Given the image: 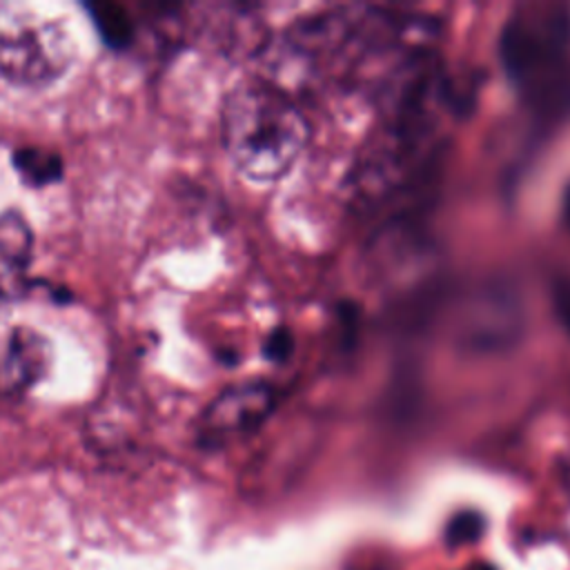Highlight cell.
I'll use <instances>...</instances> for the list:
<instances>
[{"instance_id":"8992f818","label":"cell","mask_w":570,"mask_h":570,"mask_svg":"<svg viewBox=\"0 0 570 570\" xmlns=\"http://www.w3.org/2000/svg\"><path fill=\"white\" fill-rule=\"evenodd\" d=\"M11 165L29 187H47L62 178V158L47 147H18L11 154Z\"/></svg>"},{"instance_id":"7c38bea8","label":"cell","mask_w":570,"mask_h":570,"mask_svg":"<svg viewBox=\"0 0 570 570\" xmlns=\"http://www.w3.org/2000/svg\"><path fill=\"white\" fill-rule=\"evenodd\" d=\"M563 218H566V223L570 227V187L566 189V196H563Z\"/></svg>"},{"instance_id":"3957f363","label":"cell","mask_w":570,"mask_h":570,"mask_svg":"<svg viewBox=\"0 0 570 570\" xmlns=\"http://www.w3.org/2000/svg\"><path fill=\"white\" fill-rule=\"evenodd\" d=\"M73 60L69 36L53 22H13L0 29V78L20 89L53 85Z\"/></svg>"},{"instance_id":"8fae6325","label":"cell","mask_w":570,"mask_h":570,"mask_svg":"<svg viewBox=\"0 0 570 570\" xmlns=\"http://www.w3.org/2000/svg\"><path fill=\"white\" fill-rule=\"evenodd\" d=\"M552 301H554V309H557L561 323L570 332V281H566V278L557 281L554 292H552Z\"/></svg>"},{"instance_id":"7a4b0ae2","label":"cell","mask_w":570,"mask_h":570,"mask_svg":"<svg viewBox=\"0 0 570 570\" xmlns=\"http://www.w3.org/2000/svg\"><path fill=\"white\" fill-rule=\"evenodd\" d=\"M501 60L532 102L561 105L570 94V16L523 7L503 27Z\"/></svg>"},{"instance_id":"6da1fadb","label":"cell","mask_w":570,"mask_h":570,"mask_svg":"<svg viewBox=\"0 0 570 570\" xmlns=\"http://www.w3.org/2000/svg\"><path fill=\"white\" fill-rule=\"evenodd\" d=\"M220 134L229 160L245 178L272 183L292 169L309 138V127L281 91L243 82L225 98Z\"/></svg>"},{"instance_id":"52a82bcc","label":"cell","mask_w":570,"mask_h":570,"mask_svg":"<svg viewBox=\"0 0 570 570\" xmlns=\"http://www.w3.org/2000/svg\"><path fill=\"white\" fill-rule=\"evenodd\" d=\"M94 27L109 49L125 51L136 42V22L122 4L116 2H91L87 7Z\"/></svg>"},{"instance_id":"277c9868","label":"cell","mask_w":570,"mask_h":570,"mask_svg":"<svg viewBox=\"0 0 570 570\" xmlns=\"http://www.w3.org/2000/svg\"><path fill=\"white\" fill-rule=\"evenodd\" d=\"M276 405V390L265 381H243L225 387L203 412L200 432L223 439L258 428Z\"/></svg>"},{"instance_id":"5b68a950","label":"cell","mask_w":570,"mask_h":570,"mask_svg":"<svg viewBox=\"0 0 570 570\" xmlns=\"http://www.w3.org/2000/svg\"><path fill=\"white\" fill-rule=\"evenodd\" d=\"M51 356V345L40 332L16 327L0 356V392L22 394L33 387L49 372Z\"/></svg>"},{"instance_id":"30bf717a","label":"cell","mask_w":570,"mask_h":570,"mask_svg":"<svg viewBox=\"0 0 570 570\" xmlns=\"http://www.w3.org/2000/svg\"><path fill=\"white\" fill-rule=\"evenodd\" d=\"M292 347H294V343H292L289 332L285 327H278L265 341V356L272 361H285L289 356Z\"/></svg>"},{"instance_id":"ba28073f","label":"cell","mask_w":570,"mask_h":570,"mask_svg":"<svg viewBox=\"0 0 570 570\" xmlns=\"http://www.w3.org/2000/svg\"><path fill=\"white\" fill-rule=\"evenodd\" d=\"M31 254V232L18 214L0 216V258L13 269L22 267Z\"/></svg>"},{"instance_id":"9c48e42d","label":"cell","mask_w":570,"mask_h":570,"mask_svg":"<svg viewBox=\"0 0 570 570\" xmlns=\"http://www.w3.org/2000/svg\"><path fill=\"white\" fill-rule=\"evenodd\" d=\"M481 528H483V519L476 512H461L452 519V523L448 528V541L461 543V541L476 539Z\"/></svg>"}]
</instances>
